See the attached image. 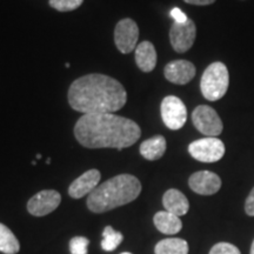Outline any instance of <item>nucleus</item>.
<instances>
[{"mask_svg": "<svg viewBox=\"0 0 254 254\" xmlns=\"http://www.w3.org/2000/svg\"><path fill=\"white\" fill-rule=\"evenodd\" d=\"M74 135L84 147L122 151L138 141L141 129L133 120L113 113L84 114L75 124Z\"/></svg>", "mask_w": 254, "mask_h": 254, "instance_id": "1", "label": "nucleus"}, {"mask_svg": "<svg viewBox=\"0 0 254 254\" xmlns=\"http://www.w3.org/2000/svg\"><path fill=\"white\" fill-rule=\"evenodd\" d=\"M127 101L125 87L118 80L105 74H87L72 82L68 104L82 114L113 113Z\"/></svg>", "mask_w": 254, "mask_h": 254, "instance_id": "2", "label": "nucleus"}, {"mask_svg": "<svg viewBox=\"0 0 254 254\" xmlns=\"http://www.w3.org/2000/svg\"><path fill=\"white\" fill-rule=\"evenodd\" d=\"M141 184L132 174H120L101 184L87 198V207L94 213H104L138 198Z\"/></svg>", "mask_w": 254, "mask_h": 254, "instance_id": "3", "label": "nucleus"}, {"mask_svg": "<svg viewBox=\"0 0 254 254\" xmlns=\"http://www.w3.org/2000/svg\"><path fill=\"white\" fill-rule=\"evenodd\" d=\"M230 74L224 63H212L205 69L200 81L201 93L209 101L220 100L228 90Z\"/></svg>", "mask_w": 254, "mask_h": 254, "instance_id": "4", "label": "nucleus"}, {"mask_svg": "<svg viewBox=\"0 0 254 254\" xmlns=\"http://www.w3.org/2000/svg\"><path fill=\"white\" fill-rule=\"evenodd\" d=\"M192 122L195 128L206 136H218L221 134L222 122L217 111L207 105H200L192 113Z\"/></svg>", "mask_w": 254, "mask_h": 254, "instance_id": "5", "label": "nucleus"}, {"mask_svg": "<svg viewBox=\"0 0 254 254\" xmlns=\"http://www.w3.org/2000/svg\"><path fill=\"white\" fill-rule=\"evenodd\" d=\"M225 145L220 139L202 138L199 140L190 142L189 146V152L195 160L201 163H215L219 161L225 154Z\"/></svg>", "mask_w": 254, "mask_h": 254, "instance_id": "6", "label": "nucleus"}, {"mask_svg": "<svg viewBox=\"0 0 254 254\" xmlns=\"http://www.w3.org/2000/svg\"><path fill=\"white\" fill-rule=\"evenodd\" d=\"M160 113L165 125L173 131L182 128L187 120L185 104L174 95L164 98V100L161 101Z\"/></svg>", "mask_w": 254, "mask_h": 254, "instance_id": "7", "label": "nucleus"}, {"mask_svg": "<svg viewBox=\"0 0 254 254\" xmlns=\"http://www.w3.org/2000/svg\"><path fill=\"white\" fill-rule=\"evenodd\" d=\"M139 39V27L134 20L125 18L117 24L114 30L116 46L123 55L131 53L136 49Z\"/></svg>", "mask_w": 254, "mask_h": 254, "instance_id": "8", "label": "nucleus"}, {"mask_svg": "<svg viewBox=\"0 0 254 254\" xmlns=\"http://www.w3.org/2000/svg\"><path fill=\"white\" fill-rule=\"evenodd\" d=\"M196 27L194 21L189 18L184 24L174 23L170 30L171 45L177 53H185L194 44Z\"/></svg>", "mask_w": 254, "mask_h": 254, "instance_id": "9", "label": "nucleus"}, {"mask_svg": "<svg viewBox=\"0 0 254 254\" xmlns=\"http://www.w3.org/2000/svg\"><path fill=\"white\" fill-rule=\"evenodd\" d=\"M62 202V195L55 190H44L34 194L27 202V211L34 217L52 213Z\"/></svg>", "mask_w": 254, "mask_h": 254, "instance_id": "10", "label": "nucleus"}, {"mask_svg": "<svg viewBox=\"0 0 254 254\" xmlns=\"http://www.w3.org/2000/svg\"><path fill=\"white\" fill-rule=\"evenodd\" d=\"M189 185L193 192L201 195L215 194L221 187V179L218 174L209 171H199L189 179Z\"/></svg>", "mask_w": 254, "mask_h": 254, "instance_id": "11", "label": "nucleus"}, {"mask_svg": "<svg viewBox=\"0 0 254 254\" xmlns=\"http://www.w3.org/2000/svg\"><path fill=\"white\" fill-rule=\"evenodd\" d=\"M195 66L189 60H173L165 66L164 74L176 85H186L195 77Z\"/></svg>", "mask_w": 254, "mask_h": 254, "instance_id": "12", "label": "nucleus"}, {"mask_svg": "<svg viewBox=\"0 0 254 254\" xmlns=\"http://www.w3.org/2000/svg\"><path fill=\"white\" fill-rule=\"evenodd\" d=\"M101 174L98 170L86 171L84 174L77 178L68 189V194L73 199H80L82 196L91 194L99 186Z\"/></svg>", "mask_w": 254, "mask_h": 254, "instance_id": "13", "label": "nucleus"}, {"mask_svg": "<svg viewBox=\"0 0 254 254\" xmlns=\"http://www.w3.org/2000/svg\"><path fill=\"white\" fill-rule=\"evenodd\" d=\"M163 205L165 211L174 215H185L190 209V202L184 193L176 189H171L165 192L163 196Z\"/></svg>", "mask_w": 254, "mask_h": 254, "instance_id": "14", "label": "nucleus"}, {"mask_svg": "<svg viewBox=\"0 0 254 254\" xmlns=\"http://www.w3.org/2000/svg\"><path fill=\"white\" fill-rule=\"evenodd\" d=\"M157 51L150 41H142L135 49V62L142 72H152L157 66Z\"/></svg>", "mask_w": 254, "mask_h": 254, "instance_id": "15", "label": "nucleus"}, {"mask_svg": "<svg viewBox=\"0 0 254 254\" xmlns=\"http://www.w3.org/2000/svg\"><path fill=\"white\" fill-rule=\"evenodd\" d=\"M153 221L157 230L164 234H177L183 228V222L180 218L167 211H160L155 213Z\"/></svg>", "mask_w": 254, "mask_h": 254, "instance_id": "16", "label": "nucleus"}, {"mask_svg": "<svg viewBox=\"0 0 254 254\" xmlns=\"http://www.w3.org/2000/svg\"><path fill=\"white\" fill-rule=\"evenodd\" d=\"M166 146V139L163 135H155L141 142L139 151H140V154L145 159L154 161L160 159L165 154Z\"/></svg>", "mask_w": 254, "mask_h": 254, "instance_id": "17", "label": "nucleus"}, {"mask_svg": "<svg viewBox=\"0 0 254 254\" xmlns=\"http://www.w3.org/2000/svg\"><path fill=\"white\" fill-rule=\"evenodd\" d=\"M155 254H189V244L180 238H167L155 245Z\"/></svg>", "mask_w": 254, "mask_h": 254, "instance_id": "18", "label": "nucleus"}, {"mask_svg": "<svg viewBox=\"0 0 254 254\" xmlns=\"http://www.w3.org/2000/svg\"><path fill=\"white\" fill-rule=\"evenodd\" d=\"M20 250V244L13 232L0 222V252L5 254H15Z\"/></svg>", "mask_w": 254, "mask_h": 254, "instance_id": "19", "label": "nucleus"}, {"mask_svg": "<svg viewBox=\"0 0 254 254\" xmlns=\"http://www.w3.org/2000/svg\"><path fill=\"white\" fill-rule=\"evenodd\" d=\"M124 240V236L120 232L114 231L111 226H106L103 232V241L101 247L106 252H112L118 247Z\"/></svg>", "mask_w": 254, "mask_h": 254, "instance_id": "20", "label": "nucleus"}, {"mask_svg": "<svg viewBox=\"0 0 254 254\" xmlns=\"http://www.w3.org/2000/svg\"><path fill=\"white\" fill-rule=\"evenodd\" d=\"M84 0H50V5L59 12H69L80 7Z\"/></svg>", "mask_w": 254, "mask_h": 254, "instance_id": "21", "label": "nucleus"}, {"mask_svg": "<svg viewBox=\"0 0 254 254\" xmlns=\"http://www.w3.org/2000/svg\"><path fill=\"white\" fill-rule=\"evenodd\" d=\"M90 240L85 237H74L69 241V251L72 254H87Z\"/></svg>", "mask_w": 254, "mask_h": 254, "instance_id": "22", "label": "nucleus"}, {"mask_svg": "<svg viewBox=\"0 0 254 254\" xmlns=\"http://www.w3.org/2000/svg\"><path fill=\"white\" fill-rule=\"evenodd\" d=\"M209 254H241L237 246L230 243H219L212 247Z\"/></svg>", "mask_w": 254, "mask_h": 254, "instance_id": "23", "label": "nucleus"}, {"mask_svg": "<svg viewBox=\"0 0 254 254\" xmlns=\"http://www.w3.org/2000/svg\"><path fill=\"white\" fill-rule=\"evenodd\" d=\"M170 15L174 19V23H178V24H184V23H186L187 20H189L187 15L184 13L182 9L178 8V7L172 8V11H171Z\"/></svg>", "mask_w": 254, "mask_h": 254, "instance_id": "24", "label": "nucleus"}, {"mask_svg": "<svg viewBox=\"0 0 254 254\" xmlns=\"http://www.w3.org/2000/svg\"><path fill=\"white\" fill-rule=\"evenodd\" d=\"M245 211L247 215L250 217H254V187L250 192L249 196H247L246 202H245Z\"/></svg>", "mask_w": 254, "mask_h": 254, "instance_id": "25", "label": "nucleus"}, {"mask_svg": "<svg viewBox=\"0 0 254 254\" xmlns=\"http://www.w3.org/2000/svg\"><path fill=\"white\" fill-rule=\"evenodd\" d=\"M184 1L187 2V4H190V5L206 6V5L213 4V2H215V0H184Z\"/></svg>", "mask_w": 254, "mask_h": 254, "instance_id": "26", "label": "nucleus"}, {"mask_svg": "<svg viewBox=\"0 0 254 254\" xmlns=\"http://www.w3.org/2000/svg\"><path fill=\"white\" fill-rule=\"evenodd\" d=\"M250 254H254V240H253L252 246H251V253Z\"/></svg>", "mask_w": 254, "mask_h": 254, "instance_id": "27", "label": "nucleus"}, {"mask_svg": "<svg viewBox=\"0 0 254 254\" xmlns=\"http://www.w3.org/2000/svg\"><path fill=\"white\" fill-rule=\"evenodd\" d=\"M122 254H132V253H129V252H124V253H122Z\"/></svg>", "mask_w": 254, "mask_h": 254, "instance_id": "28", "label": "nucleus"}]
</instances>
